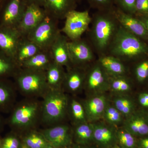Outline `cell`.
Returning <instances> with one entry per match:
<instances>
[{
	"label": "cell",
	"instance_id": "6da1fadb",
	"mask_svg": "<svg viewBox=\"0 0 148 148\" xmlns=\"http://www.w3.org/2000/svg\"><path fill=\"white\" fill-rule=\"evenodd\" d=\"M113 9L97 11L92 15L90 27L86 32L87 40L97 57L108 53L120 27Z\"/></svg>",
	"mask_w": 148,
	"mask_h": 148
},
{
	"label": "cell",
	"instance_id": "7a4b0ae2",
	"mask_svg": "<svg viewBox=\"0 0 148 148\" xmlns=\"http://www.w3.org/2000/svg\"><path fill=\"white\" fill-rule=\"evenodd\" d=\"M107 54L116 57L129 66L148 56V43L120 26Z\"/></svg>",
	"mask_w": 148,
	"mask_h": 148
},
{
	"label": "cell",
	"instance_id": "3957f363",
	"mask_svg": "<svg viewBox=\"0 0 148 148\" xmlns=\"http://www.w3.org/2000/svg\"><path fill=\"white\" fill-rule=\"evenodd\" d=\"M58 22L57 19L47 15L26 37L35 43L42 50H50L56 38L61 33V29L58 28Z\"/></svg>",
	"mask_w": 148,
	"mask_h": 148
},
{
	"label": "cell",
	"instance_id": "277c9868",
	"mask_svg": "<svg viewBox=\"0 0 148 148\" xmlns=\"http://www.w3.org/2000/svg\"><path fill=\"white\" fill-rule=\"evenodd\" d=\"M64 19L65 23L61 29V33L69 40H74L81 38L82 35L87 32L92 16L88 10L79 11L75 10L69 12Z\"/></svg>",
	"mask_w": 148,
	"mask_h": 148
},
{
	"label": "cell",
	"instance_id": "5b68a950",
	"mask_svg": "<svg viewBox=\"0 0 148 148\" xmlns=\"http://www.w3.org/2000/svg\"><path fill=\"white\" fill-rule=\"evenodd\" d=\"M109 78L96 60L86 68L84 88L91 95L104 93L109 90Z\"/></svg>",
	"mask_w": 148,
	"mask_h": 148
},
{
	"label": "cell",
	"instance_id": "8992f818",
	"mask_svg": "<svg viewBox=\"0 0 148 148\" xmlns=\"http://www.w3.org/2000/svg\"><path fill=\"white\" fill-rule=\"evenodd\" d=\"M68 47L72 66L86 68L97 60L96 54L87 40H69Z\"/></svg>",
	"mask_w": 148,
	"mask_h": 148
},
{
	"label": "cell",
	"instance_id": "52a82bcc",
	"mask_svg": "<svg viewBox=\"0 0 148 148\" xmlns=\"http://www.w3.org/2000/svg\"><path fill=\"white\" fill-rule=\"evenodd\" d=\"M18 87L24 92H40L48 86L46 71L22 69L14 76Z\"/></svg>",
	"mask_w": 148,
	"mask_h": 148
},
{
	"label": "cell",
	"instance_id": "ba28073f",
	"mask_svg": "<svg viewBox=\"0 0 148 148\" xmlns=\"http://www.w3.org/2000/svg\"><path fill=\"white\" fill-rule=\"evenodd\" d=\"M28 5L26 0H6L0 12V25L17 28Z\"/></svg>",
	"mask_w": 148,
	"mask_h": 148
},
{
	"label": "cell",
	"instance_id": "9c48e42d",
	"mask_svg": "<svg viewBox=\"0 0 148 148\" xmlns=\"http://www.w3.org/2000/svg\"><path fill=\"white\" fill-rule=\"evenodd\" d=\"M52 92L47 96L44 104L45 117L51 121L62 118L68 106V99L66 95L58 90Z\"/></svg>",
	"mask_w": 148,
	"mask_h": 148
},
{
	"label": "cell",
	"instance_id": "30bf717a",
	"mask_svg": "<svg viewBox=\"0 0 148 148\" xmlns=\"http://www.w3.org/2000/svg\"><path fill=\"white\" fill-rule=\"evenodd\" d=\"M122 127L135 137H148V112L136 110L124 119Z\"/></svg>",
	"mask_w": 148,
	"mask_h": 148
},
{
	"label": "cell",
	"instance_id": "8fae6325",
	"mask_svg": "<svg viewBox=\"0 0 148 148\" xmlns=\"http://www.w3.org/2000/svg\"><path fill=\"white\" fill-rule=\"evenodd\" d=\"M46 16L42 7L34 4H28L17 29L23 36L26 37Z\"/></svg>",
	"mask_w": 148,
	"mask_h": 148
},
{
	"label": "cell",
	"instance_id": "7c38bea8",
	"mask_svg": "<svg viewBox=\"0 0 148 148\" xmlns=\"http://www.w3.org/2000/svg\"><path fill=\"white\" fill-rule=\"evenodd\" d=\"M120 25L130 33L148 43V33L143 23L134 15L125 13L115 6L113 9Z\"/></svg>",
	"mask_w": 148,
	"mask_h": 148
},
{
	"label": "cell",
	"instance_id": "4fadbf2b",
	"mask_svg": "<svg viewBox=\"0 0 148 148\" xmlns=\"http://www.w3.org/2000/svg\"><path fill=\"white\" fill-rule=\"evenodd\" d=\"M23 36L16 28L0 25V51L14 58Z\"/></svg>",
	"mask_w": 148,
	"mask_h": 148
},
{
	"label": "cell",
	"instance_id": "5bb4252c",
	"mask_svg": "<svg viewBox=\"0 0 148 148\" xmlns=\"http://www.w3.org/2000/svg\"><path fill=\"white\" fill-rule=\"evenodd\" d=\"M109 103L108 98L104 93L91 95L83 106L88 121L93 123L103 119Z\"/></svg>",
	"mask_w": 148,
	"mask_h": 148
},
{
	"label": "cell",
	"instance_id": "9a60e30c",
	"mask_svg": "<svg viewBox=\"0 0 148 148\" xmlns=\"http://www.w3.org/2000/svg\"><path fill=\"white\" fill-rule=\"evenodd\" d=\"M77 0H44L43 8L48 16L58 21L65 19L68 13L76 10Z\"/></svg>",
	"mask_w": 148,
	"mask_h": 148
},
{
	"label": "cell",
	"instance_id": "2e32d148",
	"mask_svg": "<svg viewBox=\"0 0 148 148\" xmlns=\"http://www.w3.org/2000/svg\"><path fill=\"white\" fill-rule=\"evenodd\" d=\"M69 40L61 33L50 48V51L53 62L66 69L72 66L68 47Z\"/></svg>",
	"mask_w": 148,
	"mask_h": 148
},
{
	"label": "cell",
	"instance_id": "e0dca14e",
	"mask_svg": "<svg viewBox=\"0 0 148 148\" xmlns=\"http://www.w3.org/2000/svg\"><path fill=\"white\" fill-rule=\"evenodd\" d=\"M93 140L102 147H108L113 145L117 140L116 127L105 121L93 123Z\"/></svg>",
	"mask_w": 148,
	"mask_h": 148
},
{
	"label": "cell",
	"instance_id": "ac0fdd59",
	"mask_svg": "<svg viewBox=\"0 0 148 148\" xmlns=\"http://www.w3.org/2000/svg\"><path fill=\"white\" fill-rule=\"evenodd\" d=\"M97 61L110 76H130L129 66L114 56L105 54L97 57Z\"/></svg>",
	"mask_w": 148,
	"mask_h": 148
},
{
	"label": "cell",
	"instance_id": "d6986e66",
	"mask_svg": "<svg viewBox=\"0 0 148 148\" xmlns=\"http://www.w3.org/2000/svg\"><path fill=\"white\" fill-rule=\"evenodd\" d=\"M46 141L56 148L66 147L71 142L69 127L66 125L56 126L46 130L43 133Z\"/></svg>",
	"mask_w": 148,
	"mask_h": 148
},
{
	"label": "cell",
	"instance_id": "ffe728a7",
	"mask_svg": "<svg viewBox=\"0 0 148 148\" xmlns=\"http://www.w3.org/2000/svg\"><path fill=\"white\" fill-rule=\"evenodd\" d=\"M86 68L72 66L66 69L63 84L68 90L77 92L84 88Z\"/></svg>",
	"mask_w": 148,
	"mask_h": 148
},
{
	"label": "cell",
	"instance_id": "44dd1931",
	"mask_svg": "<svg viewBox=\"0 0 148 148\" xmlns=\"http://www.w3.org/2000/svg\"><path fill=\"white\" fill-rule=\"evenodd\" d=\"M53 62L50 50H42L24 62L21 67L22 69L46 71Z\"/></svg>",
	"mask_w": 148,
	"mask_h": 148
},
{
	"label": "cell",
	"instance_id": "7402d4cb",
	"mask_svg": "<svg viewBox=\"0 0 148 148\" xmlns=\"http://www.w3.org/2000/svg\"><path fill=\"white\" fill-rule=\"evenodd\" d=\"M42 49L35 43L24 37L18 44L14 59L21 67L22 64Z\"/></svg>",
	"mask_w": 148,
	"mask_h": 148
},
{
	"label": "cell",
	"instance_id": "603a6c76",
	"mask_svg": "<svg viewBox=\"0 0 148 148\" xmlns=\"http://www.w3.org/2000/svg\"><path fill=\"white\" fill-rule=\"evenodd\" d=\"M37 111L36 104H31L21 106L16 109L11 119L12 124L24 126L29 124L34 118Z\"/></svg>",
	"mask_w": 148,
	"mask_h": 148
},
{
	"label": "cell",
	"instance_id": "cb8c5ba5",
	"mask_svg": "<svg viewBox=\"0 0 148 148\" xmlns=\"http://www.w3.org/2000/svg\"><path fill=\"white\" fill-rule=\"evenodd\" d=\"M112 103L125 118L136 110L135 101L129 94H114Z\"/></svg>",
	"mask_w": 148,
	"mask_h": 148
},
{
	"label": "cell",
	"instance_id": "d4e9b609",
	"mask_svg": "<svg viewBox=\"0 0 148 148\" xmlns=\"http://www.w3.org/2000/svg\"><path fill=\"white\" fill-rule=\"evenodd\" d=\"M133 84L134 81L130 76H110L109 90L114 94H129Z\"/></svg>",
	"mask_w": 148,
	"mask_h": 148
},
{
	"label": "cell",
	"instance_id": "484cf974",
	"mask_svg": "<svg viewBox=\"0 0 148 148\" xmlns=\"http://www.w3.org/2000/svg\"><path fill=\"white\" fill-rule=\"evenodd\" d=\"M129 67L130 76L134 81L140 84L148 81V56L142 58L130 64Z\"/></svg>",
	"mask_w": 148,
	"mask_h": 148
},
{
	"label": "cell",
	"instance_id": "4316f807",
	"mask_svg": "<svg viewBox=\"0 0 148 148\" xmlns=\"http://www.w3.org/2000/svg\"><path fill=\"white\" fill-rule=\"evenodd\" d=\"M21 69L14 58L0 51V79L15 76Z\"/></svg>",
	"mask_w": 148,
	"mask_h": 148
},
{
	"label": "cell",
	"instance_id": "83f0119b",
	"mask_svg": "<svg viewBox=\"0 0 148 148\" xmlns=\"http://www.w3.org/2000/svg\"><path fill=\"white\" fill-rule=\"evenodd\" d=\"M66 72L64 67L53 62L46 71L47 82L48 87L58 88L63 84Z\"/></svg>",
	"mask_w": 148,
	"mask_h": 148
},
{
	"label": "cell",
	"instance_id": "f1b7e54d",
	"mask_svg": "<svg viewBox=\"0 0 148 148\" xmlns=\"http://www.w3.org/2000/svg\"><path fill=\"white\" fill-rule=\"evenodd\" d=\"M77 141L80 144L86 145L93 140V125L92 123H80L75 130Z\"/></svg>",
	"mask_w": 148,
	"mask_h": 148
},
{
	"label": "cell",
	"instance_id": "f546056e",
	"mask_svg": "<svg viewBox=\"0 0 148 148\" xmlns=\"http://www.w3.org/2000/svg\"><path fill=\"white\" fill-rule=\"evenodd\" d=\"M124 119L121 113L109 102L103 114V119L105 121L117 127L121 125H122Z\"/></svg>",
	"mask_w": 148,
	"mask_h": 148
},
{
	"label": "cell",
	"instance_id": "4dcf8cb0",
	"mask_svg": "<svg viewBox=\"0 0 148 148\" xmlns=\"http://www.w3.org/2000/svg\"><path fill=\"white\" fill-rule=\"evenodd\" d=\"M117 140L122 148H135L137 141L135 137L123 127L116 130Z\"/></svg>",
	"mask_w": 148,
	"mask_h": 148
},
{
	"label": "cell",
	"instance_id": "1f68e13d",
	"mask_svg": "<svg viewBox=\"0 0 148 148\" xmlns=\"http://www.w3.org/2000/svg\"><path fill=\"white\" fill-rule=\"evenodd\" d=\"M71 106L72 116L78 124L88 122L84 108L82 105L76 100H73Z\"/></svg>",
	"mask_w": 148,
	"mask_h": 148
},
{
	"label": "cell",
	"instance_id": "d6a6232c",
	"mask_svg": "<svg viewBox=\"0 0 148 148\" xmlns=\"http://www.w3.org/2000/svg\"><path fill=\"white\" fill-rule=\"evenodd\" d=\"M26 146L29 148H45L47 146L45 139L36 134H32L25 139Z\"/></svg>",
	"mask_w": 148,
	"mask_h": 148
},
{
	"label": "cell",
	"instance_id": "836d02e7",
	"mask_svg": "<svg viewBox=\"0 0 148 148\" xmlns=\"http://www.w3.org/2000/svg\"><path fill=\"white\" fill-rule=\"evenodd\" d=\"M136 0H114L115 6L125 13L135 15Z\"/></svg>",
	"mask_w": 148,
	"mask_h": 148
},
{
	"label": "cell",
	"instance_id": "e575fe53",
	"mask_svg": "<svg viewBox=\"0 0 148 148\" xmlns=\"http://www.w3.org/2000/svg\"><path fill=\"white\" fill-rule=\"evenodd\" d=\"M91 7L98 11L112 10L115 7L114 0H87Z\"/></svg>",
	"mask_w": 148,
	"mask_h": 148
},
{
	"label": "cell",
	"instance_id": "d590c367",
	"mask_svg": "<svg viewBox=\"0 0 148 148\" xmlns=\"http://www.w3.org/2000/svg\"><path fill=\"white\" fill-rule=\"evenodd\" d=\"M10 89L3 79H0V106L7 103L10 99Z\"/></svg>",
	"mask_w": 148,
	"mask_h": 148
},
{
	"label": "cell",
	"instance_id": "8d00e7d4",
	"mask_svg": "<svg viewBox=\"0 0 148 148\" xmlns=\"http://www.w3.org/2000/svg\"><path fill=\"white\" fill-rule=\"evenodd\" d=\"M135 16L148 15V0H136Z\"/></svg>",
	"mask_w": 148,
	"mask_h": 148
},
{
	"label": "cell",
	"instance_id": "74e56055",
	"mask_svg": "<svg viewBox=\"0 0 148 148\" xmlns=\"http://www.w3.org/2000/svg\"><path fill=\"white\" fill-rule=\"evenodd\" d=\"M19 146L18 139L13 136H10L7 137L1 143L0 148H18Z\"/></svg>",
	"mask_w": 148,
	"mask_h": 148
},
{
	"label": "cell",
	"instance_id": "f35d334b",
	"mask_svg": "<svg viewBox=\"0 0 148 148\" xmlns=\"http://www.w3.org/2000/svg\"><path fill=\"white\" fill-rule=\"evenodd\" d=\"M137 102L141 107V110L147 112L148 110V92L140 93L137 98Z\"/></svg>",
	"mask_w": 148,
	"mask_h": 148
},
{
	"label": "cell",
	"instance_id": "ab89813d",
	"mask_svg": "<svg viewBox=\"0 0 148 148\" xmlns=\"http://www.w3.org/2000/svg\"><path fill=\"white\" fill-rule=\"evenodd\" d=\"M137 146L139 148H148V137L141 138L137 141Z\"/></svg>",
	"mask_w": 148,
	"mask_h": 148
},
{
	"label": "cell",
	"instance_id": "60d3db41",
	"mask_svg": "<svg viewBox=\"0 0 148 148\" xmlns=\"http://www.w3.org/2000/svg\"><path fill=\"white\" fill-rule=\"evenodd\" d=\"M136 16L143 23L148 33V15Z\"/></svg>",
	"mask_w": 148,
	"mask_h": 148
},
{
	"label": "cell",
	"instance_id": "b9f144b4",
	"mask_svg": "<svg viewBox=\"0 0 148 148\" xmlns=\"http://www.w3.org/2000/svg\"><path fill=\"white\" fill-rule=\"evenodd\" d=\"M28 4H34L37 5L42 7L43 6L44 0H26Z\"/></svg>",
	"mask_w": 148,
	"mask_h": 148
},
{
	"label": "cell",
	"instance_id": "7bdbcfd3",
	"mask_svg": "<svg viewBox=\"0 0 148 148\" xmlns=\"http://www.w3.org/2000/svg\"><path fill=\"white\" fill-rule=\"evenodd\" d=\"M5 1L6 0H0V12H1V10L4 4Z\"/></svg>",
	"mask_w": 148,
	"mask_h": 148
},
{
	"label": "cell",
	"instance_id": "ee69618b",
	"mask_svg": "<svg viewBox=\"0 0 148 148\" xmlns=\"http://www.w3.org/2000/svg\"><path fill=\"white\" fill-rule=\"evenodd\" d=\"M108 148H120L117 145H112L110 147H108Z\"/></svg>",
	"mask_w": 148,
	"mask_h": 148
},
{
	"label": "cell",
	"instance_id": "f6af8a7d",
	"mask_svg": "<svg viewBox=\"0 0 148 148\" xmlns=\"http://www.w3.org/2000/svg\"><path fill=\"white\" fill-rule=\"evenodd\" d=\"M45 148H56L51 145H47Z\"/></svg>",
	"mask_w": 148,
	"mask_h": 148
},
{
	"label": "cell",
	"instance_id": "bcb514c9",
	"mask_svg": "<svg viewBox=\"0 0 148 148\" xmlns=\"http://www.w3.org/2000/svg\"><path fill=\"white\" fill-rule=\"evenodd\" d=\"M22 148H29L28 147H27V146L26 145H24V146H23V147H22Z\"/></svg>",
	"mask_w": 148,
	"mask_h": 148
},
{
	"label": "cell",
	"instance_id": "7dc6e473",
	"mask_svg": "<svg viewBox=\"0 0 148 148\" xmlns=\"http://www.w3.org/2000/svg\"><path fill=\"white\" fill-rule=\"evenodd\" d=\"M81 1V0H77V2H79L80 1Z\"/></svg>",
	"mask_w": 148,
	"mask_h": 148
},
{
	"label": "cell",
	"instance_id": "c3c4849f",
	"mask_svg": "<svg viewBox=\"0 0 148 148\" xmlns=\"http://www.w3.org/2000/svg\"><path fill=\"white\" fill-rule=\"evenodd\" d=\"M1 141H0V145H1Z\"/></svg>",
	"mask_w": 148,
	"mask_h": 148
}]
</instances>
